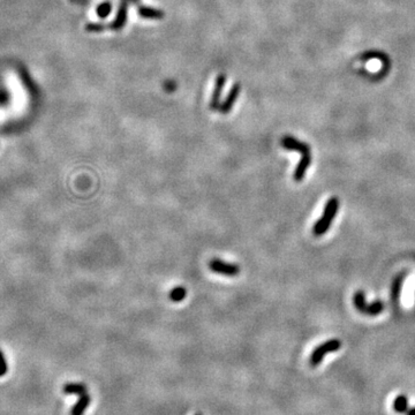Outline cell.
<instances>
[{
    "label": "cell",
    "mask_w": 415,
    "mask_h": 415,
    "mask_svg": "<svg viewBox=\"0 0 415 415\" xmlns=\"http://www.w3.org/2000/svg\"><path fill=\"white\" fill-rule=\"evenodd\" d=\"M281 146H283L284 149L298 151L301 154V159H300L297 169L294 170V173H293L294 181H297V182L301 181V180H303L304 175H306L309 166H310V163H312L310 148H309L307 143L299 141V140H297V138H294L292 136H284L283 138H281Z\"/></svg>",
    "instance_id": "6da1fadb"
},
{
    "label": "cell",
    "mask_w": 415,
    "mask_h": 415,
    "mask_svg": "<svg viewBox=\"0 0 415 415\" xmlns=\"http://www.w3.org/2000/svg\"><path fill=\"white\" fill-rule=\"evenodd\" d=\"M339 209V200L337 197H331L325 204L324 211L320 219L316 221V224L313 227V233L316 237H321V235L325 234L327 230L334 221L335 217L337 216V212Z\"/></svg>",
    "instance_id": "7a4b0ae2"
},
{
    "label": "cell",
    "mask_w": 415,
    "mask_h": 415,
    "mask_svg": "<svg viewBox=\"0 0 415 415\" xmlns=\"http://www.w3.org/2000/svg\"><path fill=\"white\" fill-rule=\"evenodd\" d=\"M353 301L355 308H357L360 313L364 314V315L376 316L378 314H381L383 312V309H384V304H383L382 301H375L368 304L366 302V299H364L363 291H358V292L354 294Z\"/></svg>",
    "instance_id": "3957f363"
},
{
    "label": "cell",
    "mask_w": 415,
    "mask_h": 415,
    "mask_svg": "<svg viewBox=\"0 0 415 415\" xmlns=\"http://www.w3.org/2000/svg\"><path fill=\"white\" fill-rule=\"evenodd\" d=\"M341 347V341L339 339H330L325 341L324 344H322L313 350V353L310 355V362L312 367H316L322 362L323 358L325 357L326 354L337 352Z\"/></svg>",
    "instance_id": "277c9868"
},
{
    "label": "cell",
    "mask_w": 415,
    "mask_h": 415,
    "mask_svg": "<svg viewBox=\"0 0 415 415\" xmlns=\"http://www.w3.org/2000/svg\"><path fill=\"white\" fill-rule=\"evenodd\" d=\"M209 269L215 274L227 277H235L240 274L239 265L234 264V263L221 261L220 258H212L209 262Z\"/></svg>",
    "instance_id": "5b68a950"
},
{
    "label": "cell",
    "mask_w": 415,
    "mask_h": 415,
    "mask_svg": "<svg viewBox=\"0 0 415 415\" xmlns=\"http://www.w3.org/2000/svg\"><path fill=\"white\" fill-rule=\"evenodd\" d=\"M91 403V397L88 395V392L85 395H81L80 398L76 401V404L73 406L71 410V415H83L86 413L87 408L89 407Z\"/></svg>",
    "instance_id": "8992f818"
},
{
    "label": "cell",
    "mask_w": 415,
    "mask_h": 415,
    "mask_svg": "<svg viewBox=\"0 0 415 415\" xmlns=\"http://www.w3.org/2000/svg\"><path fill=\"white\" fill-rule=\"evenodd\" d=\"M63 391L66 395L81 396L87 393V385L82 384V383H68V384L64 385Z\"/></svg>",
    "instance_id": "52a82bcc"
},
{
    "label": "cell",
    "mask_w": 415,
    "mask_h": 415,
    "mask_svg": "<svg viewBox=\"0 0 415 415\" xmlns=\"http://www.w3.org/2000/svg\"><path fill=\"white\" fill-rule=\"evenodd\" d=\"M393 409L397 413L405 414L408 410V398L405 395H399L393 400Z\"/></svg>",
    "instance_id": "ba28073f"
},
{
    "label": "cell",
    "mask_w": 415,
    "mask_h": 415,
    "mask_svg": "<svg viewBox=\"0 0 415 415\" xmlns=\"http://www.w3.org/2000/svg\"><path fill=\"white\" fill-rule=\"evenodd\" d=\"M187 295V289L183 287V286H178V287H174L170 293V299L172 300L173 302H181L182 300H184Z\"/></svg>",
    "instance_id": "9c48e42d"
},
{
    "label": "cell",
    "mask_w": 415,
    "mask_h": 415,
    "mask_svg": "<svg viewBox=\"0 0 415 415\" xmlns=\"http://www.w3.org/2000/svg\"><path fill=\"white\" fill-rule=\"evenodd\" d=\"M238 90H239V87L238 86H235L234 88H233V90L231 91V94H230V96L227 97V99H226V101L225 103L221 105V108H220V112H223V113H227L229 111L231 110V108H232V105H233V103H234V100H235V98H237V96H238Z\"/></svg>",
    "instance_id": "30bf717a"
},
{
    "label": "cell",
    "mask_w": 415,
    "mask_h": 415,
    "mask_svg": "<svg viewBox=\"0 0 415 415\" xmlns=\"http://www.w3.org/2000/svg\"><path fill=\"white\" fill-rule=\"evenodd\" d=\"M224 82H225V77L224 76H219L218 80H217V86H216V89H215V94H214V96H212L211 108L216 109L217 105H218L219 96H220L221 89H223V87H224Z\"/></svg>",
    "instance_id": "8fae6325"
},
{
    "label": "cell",
    "mask_w": 415,
    "mask_h": 415,
    "mask_svg": "<svg viewBox=\"0 0 415 415\" xmlns=\"http://www.w3.org/2000/svg\"><path fill=\"white\" fill-rule=\"evenodd\" d=\"M403 279H404V277L399 276L398 278L395 280L393 286H392V299H393L395 302L399 301V294H400L401 283H403Z\"/></svg>",
    "instance_id": "7c38bea8"
},
{
    "label": "cell",
    "mask_w": 415,
    "mask_h": 415,
    "mask_svg": "<svg viewBox=\"0 0 415 415\" xmlns=\"http://www.w3.org/2000/svg\"><path fill=\"white\" fill-rule=\"evenodd\" d=\"M140 14L144 17H159L163 15V13L159 11H156V9H151V8H144V7L140 9Z\"/></svg>",
    "instance_id": "4fadbf2b"
},
{
    "label": "cell",
    "mask_w": 415,
    "mask_h": 415,
    "mask_svg": "<svg viewBox=\"0 0 415 415\" xmlns=\"http://www.w3.org/2000/svg\"><path fill=\"white\" fill-rule=\"evenodd\" d=\"M110 12H111V6H110L109 3L101 4L100 6L98 7V9H97V13H98V15L101 16V17L108 16Z\"/></svg>",
    "instance_id": "5bb4252c"
},
{
    "label": "cell",
    "mask_w": 415,
    "mask_h": 415,
    "mask_svg": "<svg viewBox=\"0 0 415 415\" xmlns=\"http://www.w3.org/2000/svg\"><path fill=\"white\" fill-rule=\"evenodd\" d=\"M6 372H7V364L6 361H5L4 354L2 353V350H0V377L4 376Z\"/></svg>",
    "instance_id": "9a60e30c"
},
{
    "label": "cell",
    "mask_w": 415,
    "mask_h": 415,
    "mask_svg": "<svg viewBox=\"0 0 415 415\" xmlns=\"http://www.w3.org/2000/svg\"><path fill=\"white\" fill-rule=\"evenodd\" d=\"M405 415H415V407L408 408V410L405 413Z\"/></svg>",
    "instance_id": "2e32d148"
},
{
    "label": "cell",
    "mask_w": 415,
    "mask_h": 415,
    "mask_svg": "<svg viewBox=\"0 0 415 415\" xmlns=\"http://www.w3.org/2000/svg\"><path fill=\"white\" fill-rule=\"evenodd\" d=\"M195 415H202L201 413H197V414H195Z\"/></svg>",
    "instance_id": "e0dca14e"
}]
</instances>
